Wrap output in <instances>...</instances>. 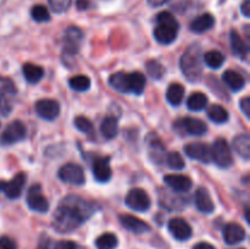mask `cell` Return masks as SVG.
I'll return each mask as SVG.
<instances>
[{"instance_id": "obj_1", "label": "cell", "mask_w": 250, "mask_h": 249, "mask_svg": "<svg viewBox=\"0 0 250 249\" xmlns=\"http://www.w3.org/2000/svg\"><path fill=\"white\" fill-rule=\"evenodd\" d=\"M97 211L93 203L78 195H67L59 203L53 217V227L59 233H70L82 226Z\"/></svg>"}, {"instance_id": "obj_2", "label": "cell", "mask_w": 250, "mask_h": 249, "mask_svg": "<svg viewBox=\"0 0 250 249\" xmlns=\"http://www.w3.org/2000/svg\"><path fill=\"white\" fill-rule=\"evenodd\" d=\"M180 67L185 77L189 82H198L203 75L202 46L198 43L190 44L187 50L182 54Z\"/></svg>"}, {"instance_id": "obj_3", "label": "cell", "mask_w": 250, "mask_h": 249, "mask_svg": "<svg viewBox=\"0 0 250 249\" xmlns=\"http://www.w3.org/2000/svg\"><path fill=\"white\" fill-rule=\"evenodd\" d=\"M155 28H154V38L163 45H168L176 41L180 32V23L171 12L163 11L156 15Z\"/></svg>"}, {"instance_id": "obj_4", "label": "cell", "mask_w": 250, "mask_h": 249, "mask_svg": "<svg viewBox=\"0 0 250 249\" xmlns=\"http://www.w3.org/2000/svg\"><path fill=\"white\" fill-rule=\"evenodd\" d=\"M83 39H84L83 32L78 27L71 26L66 29L63 33V60L66 61L67 59L77 55L83 43Z\"/></svg>"}, {"instance_id": "obj_5", "label": "cell", "mask_w": 250, "mask_h": 249, "mask_svg": "<svg viewBox=\"0 0 250 249\" xmlns=\"http://www.w3.org/2000/svg\"><path fill=\"white\" fill-rule=\"evenodd\" d=\"M173 128L177 133L181 136H204L208 131V126L205 124L204 121L199 119H194V117H183V119H178L177 121L173 124Z\"/></svg>"}, {"instance_id": "obj_6", "label": "cell", "mask_w": 250, "mask_h": 249, "mask_svg": "<svg viewBox=\"0 0 250 249\" xmlns=\"http://www.w3.org/2000/svg\"><path fill=\"white\" fill-rule=\"evenodd\" d=\"M210 154H211V161H214L219 167L227 168L233 164L231 148L226 139H216L210 148Z\"/></svg>"}, {"instance_id": "obj_7", "label": "cell", "mask_w": 250, "mask_h": 249, "mask_svg": "<svg viewBox=\"0 0 250 249\" xmlns=\"http://www.w3.org/2000/svg\"><path fill=\"white\" fill-rule=\"evenodd\" d=\"M125 203L129 209L139 212L146 211L151 205V200L148 193L142 188H133L129 190L125 198Z\"/></svg>"}, {"instance_id": "obj_8", "label": "cell", "mask_w": 250, "mask_h": 249, "mask_svg": "<svg viewBox=\"0 0 250 249\" xmlns=\"http://www.w3.org/2000/svg\"><path fill=\"white\" fill-rule=\"evenodd\" d=\"M26 126L23 124V122L16 120V121H12L11 124H9L6 126V128L4 129V132L0 136V144L2 145H12V144H16L19 142L23 141L26 138Z\"/></svg>"}, {"instance_id": "obj_9", "label": "cell", "mask_w": 250, "mask_h": 249, "mask_svg": "<svg viewBox=\"0 0 250 249\" xmlns=\"http://www.w3.org/2000/svg\"><path fill=\"white\" fill-rule=\"evenodd\" d=\"M59 178L62 182L75 186H82L85 182V176L83 168L80 165L73 163L66 164V165H63L59 170Z\"/></svg>"}, {"instance_id": "obj_10", "label": "cell", "mask_w": 250, "mask_h": 249, "mask_svg": "<svg viewBox=\"0 0 250 249\" xmlns=\"http://www.w3.org/2000/svg\"><path fill=\"white\" fill-rule=\"evenodd\" d=\"M26 200L28 208L33 211L43 214V212H46L49 210V202L43 195L42 186L38 185V183H36V185L29 188L28 192H27Z\"/></svg>"}, {"instance_id": "obj_11", "label": "cell", "mask_w": 250, "mask_h": 249, "mask_svg": "<svg viewBox=\"0 0 250 249\" xmlns=\"http://www.w3.org/2000/svg\"><path fill=\"white\" fill-rule=\"evenodd\" d=\"M5 84L0 87V115L9 116L14 109V95L16 94V88L11 81L5 80Z\"/></svg>"}, {"instance_id": "obj_12", "label": "cell", "mask_w": 250, "mask_h": 249, "mask_svg": "<svg viewBox=\"0 0 250 249\" xmlns=\"http://www.w3.org/2000/svg\"><path fill=\"white\" fill-rule=\"evenodd\" d=\"M34 110L39 117L53 121L60 115V104L54 99H41L34 104Z\"/></svg>"}, {"instance_id": "obj_13", "label": "cell", "mask_w": 250, "mask_h": 249, "mask_svg": "<svg viewBox=\"0 0 250 249\" xmlns=\"http://www.w3.org/2000/svg\"><path fill=\"white\" fill-rule=\"evenodd\" d=\"M92 171L93 176H94L97 182H109L112 177V170L111 166H110L109 156H99V158H95L94 161H93Z\"/></svg>"}, {"instance_id": "obj_14", "label": "cell", "mask_w": 250, "mask_h": 249, "mask_svg": "<svg viewBox=\"0 0 250 249\" xmlns=\"http://www.w3.org/2000/svg\"><path fill=\"white\" fill-rule=\"evenodd\" d=\"M168 231L177 241L185 242L192 237V227L182 217H173L168 221Z\"/></svg>"}, {"instance_id": "obj_15", "label": "cell", "mask_w": 250, "mask_h": 249, "mask_svg": "<svg viewBox=\"0 0 250 249\" xmlns=\"http://www.w3.org/2000/svg\"><path fill=\"white\" fill-rule=\"evenodd\" d=\"M185 153L188 158L193 160L200 161L203 164H209L211 161V154H210V146L205 143H189L185 146Z\"/></svg>"}, {"instance_id": "obj_16", "label": "cell", "mask_w": 250, "mask_h": 249, "mask_svg": "<svg viewBox=\"0 0 250 249\" xmlns=\"http://www.w3.org/2000/svg\"><path fill=\"white\" fill-rule=\"evenodd\" d=\"M27 177L24 173H19L12 180L7 181V182H1V190L10 199H16L21 195Z\"/></svg>"}, {"instance_id": "obj_17", "label": "cell", "mask_w": 250, "mask_h": 249, "mask_svg": "<svg viewBox=\"0 0 250 249\" xmlns=\"http://www.w3.org/2000/svg\"><path fill=\"white\" fill-rule=\"evenodd\" d=\"M119 220L125 228L134 234H143L150 231V225L133 215H120Z\"/></svg>"}, {"instance_id": "obj_18", "label": "cell", "mask_w": 250, "mask_h": 249, "mask_svg": "<svg viewBox=\"0 0 250 249\" xmlns=\"http://www.w3.org/2000/svg\"><path fill=\"white\" fill-rule=\"evenodd\" d=\"M164 181L172 189V192L177 193H187L193 186L192 180L185 175H166Z\"/></svg>"}, {"instance_id": "obj_19", "label": "cell", "mask_w": 250, "mask_h": 249, "mask_svg": "<svg viewBox=\"0 0 250 249\" xmlns=\"http://www.w3.org/2000/svg\"><path fill=\"white\" fill-rule=\"evenodd\" d=\"M224 241L229 246H234L246 239V229L236 222L226 225L224 228Z\"/></svg>"}, {"instance_id": "obj_20", "label": "cell", "mask_w": 250, "mask_h": 249, "mask_svg": "<svg viewBox=\"0 0 250 249\" xmlns=\"http://www.w3.org/2000/svg\"><path fill=\"white\" fill-rule=\"evenodd\" d=\"M148 151L150 160L156 165H161L166 159V154H167L164 144L155 136H150V139L148 141Z\"/></svg>"}, {"instance_id": "obj_21", "label": "cell", "mask_w": 250, "mask_h": 249, "mask_svg": "<svg viewBox=\"0 0 250 249\" xmlns=\"http://www.w3.org/2000/svg\"><path fill=\"white\" fill-rule=\"evenodd\" d=\"M194 202L197 205L198 210L204 214H211L215 210L214 202H212L211 197L209 194V190L204 187L198 188L197 192L194 194Z\"/></svg>"}, {"instance_id": "obj_22", "label": "cell", "mask_w": 250, "mask_h": 249, "mask_svg": "<svg viewBox=\"0 0 250 249\" xmlns=\"http://www.w3.org/2000/svg\"><path fill=\"white\" fill-rule=\"evenodd\" d=\"M229 43H231V49L233 51L234 55L237 58H239L241 60L247 61L248 60V54H249V48L248 44L243 41L239 33L237 31H231L229 33Z\"/></svg>"}, {"instance_id": "obj_23", "label": "cell", "mask_w": 250, "mask_h": 249, "mask_svg": "<svg viewBox=\"0 0 250 249\" xmlns=\"http://www.w3.org/2000/svg\"><path fill=\"white\" fill-rule=\"evenodd\" d=\"M215 17L211 14H203L200 16L195 17L189 24L190 31L194 33H204L214 27Z\"/></svg>"}, {"instance_id": "obj_24", "label": "cell", "mask_w": 250, "mask_h": 249, "mask_svg": "<svg viewBox=\"0 0 250 249\" xmlns=\"http://www.w3.org/2000/svg\"><path fill=\"white\" fill-rule=\"evenodd\" d=\"M225 84L232 90V92H239L246 85V78L241 75V73L236 72L233 70H229L224 73L222 76Z\"/></svg>"}, {"instance_id": "obj_25", "label": "cell", "mask_w": 250, "mask_h": 249, "mask_svg": "<svg viewBox=\"0 0 250 249\" xmlns=\"http://www.w3.org/2000/svg\"><path fill=\"white\" fill-rule=\"evenodd\" d=\"M109 83L115 90L124 94L129 93V78L128 73L125 72H116L112 73L109 78Z\"/></svg>"}, {"instance_id": "obj_26", "label": "cell", "mask_w": 250, "mask_h": 249, "mask_svg": "<svg viewBox=\"0 0 250 249\" xmlns=\"http://www.w3.org/2000/svg\"><path fill=\"white\" fill-rule=\"evenodd\" d=\"M22 73L24 76V80L28 83H31V84H36L44 77L43 67L29 62L24 63L22 66Z\"/></svg>"}, {"instance_id": "obj_27", "label": "cell", "mask_w": 250, "mask_h": 249, "mask_svg": "<svg viewBox=\"0 0 250 249\" xmlns=\"http://www.w3.org/2000/svg\"><path fill=\"white\" fill-rule=\"evenodd\" d=\"M233 148L239 156L244 160L250 158V137L248 134H238L233 139Z\"/></svg>"}, {"instance_id": "obj_28", "label": "cell", "mask_w": 250, "mask_h": 249, "mask_svg": "<svg viewBox=\"0 0 250 249\" xmlns=\"http://www.w3.org/2000/svg\"><path fill=\"white\" fill-rule=\"evenodd\" d=\"M185 98V87L180 83H171L166 92V99L172 106H178Z\"/></svg>"}, {"instance_id": "obj_29", "label": "cell", "mask_w": 250, "mask_h": 249, "mask_svg": "<svg viewBox=\"0 0 250 249\" xmlns=\"http://www.w3.org/2000/svg\"><path fill=\"white\" fill-rule=\"evenodd\" d=\"M129 78V93H133L136 95H141L146 89V80L143 73L134 71V72L128 73Z\"/></svg>"}, {"instance_id": "obj_30", "label": "cell", "mask_w": 250, "mask_h": 249, "mask_svg": "<svg viewBox=\"0 0 250 249\" xmlns=\"http://www.w3.org/2000/svg\"><path fill=\"white\" fill-rule=\"evenodd\" d=\"M209 99H208L207 95L204 93L200 92H194L189 95L187 100V107L190 111H202L207 107Z\"/></svg>"}, {"instance_id": "obj_31", "label": "cell", "mask_w": 250, "mask_h": 249, "mask_svg": "<svg viewBox=\"0 0 250 249\" xmlns=\"http://www.w3.org/2000/svg\"><path fill=\"white\" fill-rule=\"evenodd\" d=\"M100 131L104 138L106 139H114L119 133V124H117V119L112 116H107L103 120L102 126H100Z\"/></svg>"}, {"instance_id": "obj_32", "label": "cell", "mask_w": 250, "mask_h": 249, "mask_svg": "<svg viewBox=\"0 0 250 249\" xmlns=\"http://www.w3.org/2000/svg\"><path fill=\"white\" fill-rule=\"evenodd\" d=\"M208 116H209V119L211 120L212 122L219 124H225V122L229 121V111H227L222 105L219 104H212L211 106L208 109Z\"/></svg>"}, {"instance_id": "obj_33", "label": "cell", "mask_w": 250, "mask_h": 249, "mask_svg": "<svg viewBox=\"0 0 250 249\" xmlns=\"http://www.w3.org/2000/svg\"><path fill=\"white\" fill-rule=\"evenodd\" d=\"M203 61L208 67L217 70L225 63V55L219 50H210L203 56Z\"/></svg>"}, {"instance_id": "obj_34", "label": "cell", "mask_w": 250, "mask_h": 249, "mask_svg": "<svg viewBox=\"0 0 250 249\" xmlns=\"http://www.w3.org/2000/svg\"><path fill=\"white\" fill-rule=\"evenodd\" d=\"M117 244H119L117 236L111 233V232L100 234L95 239V247H97V249H115L117 247Z\"/></svg>"}, {"instance_id": "obj_35", "label": "cell", "mask_w": 250, "mask_h": 249, "mask_svg": "<svg viewBox=\"0 0 250 249\" xmlns=\"http://www.w3.org/2000/svg\"><path fill=\"white\" fill-rule=\"evenodd\" d=\"M68 84H70L71 89L76 90V92H85V90H88L90 88L92 82H90V78L87 77V76L78 75L70 78Z\"/></svg>"}, {"instance_id": "obj_36", "label": "cell", "mask_w": 250, "mask_h": 249, "mask_svg": "<svg viewBox=\"0 0 250 249\" xmlns=\"http://www.w3.org/2000/svg\"><path fill=\"white\" fill-rule=\"evenodd\" d=\"M146 72L153 80H161L165 75V67L158 60H149L146 65Z\"/></svg>"}, {"instance_id": "obj_37", "label": "cell", "mask_w": 250, "mask_h": 249, "mask_svg": "<svg viewBox=\"0 0 250 249\" xmlns=\"http://www.w3.org/2000/svg\"><path fill=\"white\" fill-rule=\"evenodd\" d=\"M73 124L82 133L88 134V136H92L94 133V126H93L92 121L89 119H87V117L76 116L75 120H73Z\"/></svg>"}, {"instance_id": "obj_38", "label": "cell", "mask_w": 250, "mask_h": 249, "mask_svg": "<svg viewBox=\"0 0 250 249\" xmlns=\"http://www.w3.org/2000/svg\"><path fill=\"white\" fill-rule=\"evenodd\" d=\"M166 164L171 170L180 171L185 168V160H183L182 155L178 151H172V153L166 154Z\"/></svg>"}, {"instance_id": "obj_39", "label": "cell", "mask_w": 250, "mask_h": 249, "mask_svg": "<svg viewBox=\"0 0 250 249\" xmlns=\"http://www.w3.org/2000/svg\"><path fill=\"white\" fill-rule=\"evenodd\" d=\"M32 19L36 22H48L50 20V12L44 5H34L31 10Z\"/></svg>"}, {"instance_id": "obj_40", "label": "cell", "mask_w": 250, "mask_h": 249, "mask_svg": "<svg viewBox=\"0 0 250 249\" xmlns=\"http://www.w3.org/2000/svg\"><path fill=\"white\" fill-rule=\"evenodd\" d=\"M51 10L56 14H63L70 9L72 0H48Z\"/></svg>"}, {"instance_id": "obj_41", "label": "cell", "mask_w": 250, "mask_h": 249, "mask_svg": "<svg viewBox=\"0 0 250 249\" xmlns=\"http://www.w3.org/2000/svg\"><path fill=\"white\" fill-rule=\"evenodd\" d=\"M0 249H17L16 242L7 236L0 237Z\"/></svg>"}, {"instance_id": "obj_42", "label": "cell", "mask_w": 250, "mask_h": 249, "mask_svg": "<svg viewBox=\"0 0 250 249\" xmlns=\"http://www.w3.org/2000/svg\"><path fill=\"white\" fill-rule=\"evenodd\" d=\"M239 107H241V110H242V112L244 114V116H246L247 119H249L250 117V98L244 97L243 99L239 102Z\"/></svg>"}, {"instance_id": "obj_43", "label": "cell", "mask_w": 250, "mask_h": 249, "mask_svg": "<svg viewBox=\"0 0 250 249\" xmlns=\"http://www.w3.org/2000/svg\"><path fill=\"white\" fill-rule=\"evenodd\" d=\"M54 249H77V244L73 241H60L55 244Z\"/></svg>"}, {"instance_id": "obj_44", "label": "cell", "mask_w": 250, "mask_h": 249, "mask_svg": "<svg viewBox=\"0 0 250 249\" xmlns=\"http://www.w3.org/2000/svg\"><path fill=\"white\" fill-rule=\"evenodd\" d=\"M90 6L89 0H76V7L80 11H84V10H88Z\"/></svg>"}, {"instance_id": "obj_45", "label": "cell", "mask_w": 250, "mask_h": 249, "mask_svg": "<svg viewBox=\"0 0 250 249\" xmlns=\"http://www.w3.org/2000/svg\"><path fill=\"white\" fill-rule=\"evenodd\" d=\"M241 12L243 14L244 17H248L250 16V1L249 0H244L241 5Z\"/></svg>"}, {"instance_id": "obj_46", "label": "cell", "mask_w": 250, "mask_h": 249, "mask_svg": "<svg viewBox=\"0 0 250 249\" xmlns=\"http://www.w3.org/2000/svg\"><path fill=\"white\" fill-rule=\"evenodd\" d=\"M193 249H216L212 244L208 243V242H199L193 247Z\"/></svg>"}, {"instance_id": "obj_47", "label": "cell", "mask_w": 250, "mask_h": 249, "mask_svg": "<svg viewBox=\"0 0 250 249\" xmlns=\"http://www.w3.org/2000/svg\"><path fill=\"white\" fill-rule=\"evenodd\" d=\"M49 243H50V239H49V237L43 236V238L39 241L38 249H49Z\"/></svg>"}, {"instance_id": "obj_48", "label": "cell", "mask_w": 250, "mask_h": 249, "mask_svg": "<svg viewBox=\"0 0 250 249\" xmlns=\"http://www.w3.org/2000/svg\"><path fill=\"white\" fill-rule=\"evenodd\" d=\"M170 0H148V4L153 7H159L165 5L166 2H168Z\"/></svg>"}, {"instance_id": "obj_49", "label": "cell", "mask_w": 250, "mask_h": 249, "mask_svg": "<svg viewBox=\"0 0 250 249\" xmlns=\"http://www.w3.org/2000/svg\"><path fill=\"white\" fill-rule=\"evenodd\" d=\"M0 81H1V77H0Z\"/></svg>"}, {"instance_id": "obj_50", "label": "cell", "mask_w": 250, "mask_h": 249, "mask_svg": "<svg viewBox=\"0 0 250 249\" xmlns=\"http://www.w3.org/2000/svg\"><path fill=\"white\" fill-rule=\"evenodd\" d=\"M239 249H244V248H239Z\"/></svg>"}]
</instances>
